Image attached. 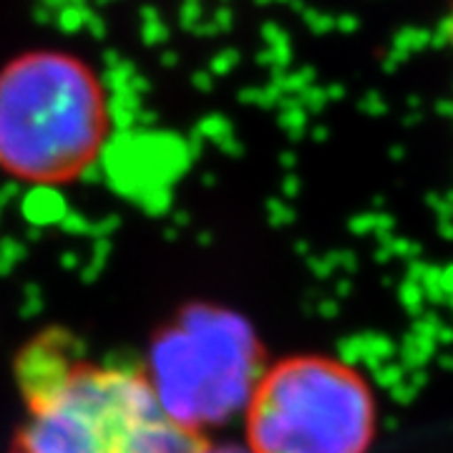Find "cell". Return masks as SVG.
I'll return each instance as SVG.
<instances>
[{"label":"cell","instance_id":"1","mask_svg":"<svg viewBox=\"0 0 453 453\" xmlns=\"http://www.w3.org/2000/svg\"><path fill=\"white\" fill-rule=\"evenodd\" d=\"M23 423L11 453H202L207 441L174 418L151 375L86 357L64 330L18 353Z\"/></svg>","mask_w":453,"mask_h":453},{"label":"cell","instance_id":"2","mask_svg":"<svg viewBox=\"0 0 453 453\" xmlns=\"http://www.w3.org/2000/svg\"><path fill=\"white\" fill-rule=\"evenodd\" d=\"M109 83L86 56L33 46L0 64V174L26 187H71L113 134Z\"/></svg>","mask_w":453,"mask_h":453},{"label":"cell","instance_id":"3","mask_svg":"<svg viewBox=\"0 0 453 453\" xmlns=\"http://www.w3.org/2000/svg\"><path fill=\"white\" fill-rule=\"evenodd\" d=\"M372 434L371 388L340 360H282L257 378L250 393L252 453H365Z\"/></svg>","mask_w":453,"mask_h":453},{"label":"cell","instance_id":"4","mask_svg":"<svg viewBox=\"0 0 453 453\" xmlns=\"http://www.w3.org/2000/svg\"><path fill=\"white\" fill-rule=\"evenodd\" d=\"M154 360V388L166 411L189 428L222 418L255 388V342L226 315L207 312L169 330Z\"/></svg>","mask_w":453,"mask_h":453},{"label":"cell","instance_id":"5","mask_svg":"<svg viewBox=\"0 0 453 453\" xmlns=\"http://www.w3.org/2000/svg\"><path fill=\"white\" fill-rule=\"evenodd\" d=\"M202 453H237V451H210V449H204Z\"/></svg>","mask_w":453,"mask_h":453}]
</instances>
